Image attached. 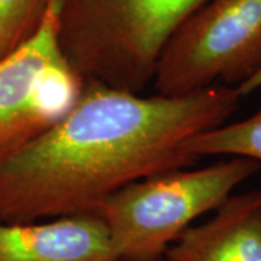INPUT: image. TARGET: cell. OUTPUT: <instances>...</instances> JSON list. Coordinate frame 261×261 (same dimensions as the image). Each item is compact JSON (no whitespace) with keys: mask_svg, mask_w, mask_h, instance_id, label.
<instances>
[{"mask_svg":"<svg viewBox=\"0 0 261 261\" xmlns=\"http://www.w3.org/2000/svg\"><path fill=\"white\" fill-rule=\"evenodd\" d=\"M237 89L216 84L181 96H142L84 83L74 106L0 159V222L28 224L96 214L130 183L192 167L183 144L225 123Z\"/></svg>","mask_w":261,"mask_h":261,"instance_id":"1","label":"cell"},{"mask_svg":"<svg viewBox=\"0 0 261 261\" xmlns=\"http://www.w3.org/2000/svg\"><path fill=\"white\" fill-rule=\"evenodd\" d=\"M206 0H54L58 44L84 83L140 93L168 39Z\"/></svg>","mask_w":261,"mask_h":261,"instance_id":"2","label":"cell"},{"mask_svg":"<svg viewBox=\"0 0 261 261\" xmlns=\"http://www.w3.org/2000/svg\"><path fill=\"white\" fill-rule=\"evenodd\" d=\"M260 168L254 160L228 157L196 170L160 171L119 189L94 215L119 261L157 260L195 219L215 211Z\"/></svg>","mask_w":261,"mask_h":261,"instance_id":"3","label":"cell"},{"mask_svg":"<svg viewBox=\"0 0 261 261\" xmlns=\"http://www.w3.org/2000/svg\"><path fill=\"white\" fill-rule=\"evenodd\" d=\"M261 67V0H206L168 39L152 77L155 94L237 89Z\"/></svg>","mask_w":261,"mask_h":261,"instance_id":"4","label":"cell"},{"mask_svg":"<svg viewBox=\"0 0 261 261\" xmlns=\"http://www.w3.org/2000/svg\"><path fill=\"white\" fill-rule=\"evenodd\" d=\"M83 89L58 44L51 0L37 32L0 60V159L60 121Z\"/></svg>","mask_w":261,"mask_h":261,"instance_id":"5","label":"cell"},{"mask_svg":"<svg viewBox=\"0 0 261 261\" xmlns=\"http://www.w3.org/2000/svg\"><path fill=\"white\" fill-rule=\"evenodd\" d=\"M0 261H119L108 229L94 214L0 222Z\"/></svg>","mask_w":261,"mask_h":261,"instance_id":"6","label":"cell"},{"mask_svg":"<svg viewBox=\"0 0 261 261\" xmlns=\"http://www.w3.org/2000/svg\"><path fill=\"white\" fill-rule=\"evenodd\" d=\"M161 261H261V190L228 196L209 221L189 226Z\"/></svg>","mask_w":261,"mask_h":261,"instance_id":"7","label":"cell"},{"mask_svg":"<svg viewBox=\"0 0 261 261\" xmlns=\"http://www.w3.org/2000/svg\"><path fill=\"white\" fill-rule=\"evenodd\" d=\"M193 160L211 155L244 157L261 166V108L250 118L200 132L183 144Z\"/></svg>","mask_w":261,"mask_h":261,"instance_id":"8","label":"cell"},{"mask_svg":"<svg viewBox=\"0 0 261 261\" xmlns=\"http://www.w3.org/2000/svg\"><path fill=\"white\" fill-rule=\"evenodd\" d=\"M51 0H0V60L32 37Z\"/></svg>","mask_w":261,"mask_h":261,"instance_id":"9","label":"cell"},{"mask_svg":"<svg viewBox=\"0 0 261 261\" xmlns=\"http://www.w3.org/2000/svg\"><path fill=\"white\" fill-rule=\"evenodd\" d=\"M258 89H261V67L255 71V74L252 75L251 79H248L245 83H243L241 86L237 87V92L241 97H245L248 94L257 92Z\"/></svg>","mask_w":261,"mask_h":261,"instance_id":"10","label":"cell"},{"mask_svg":"<svg viewBox=\"0 0 261 261\" xmlns=\"http://www.w3.org/2000/svg\"><path fill=\"white\" fill-rule=\"evenodd\" d=\"M149 261H161V258H157V260H149Z\"/></svg>","mask_w":261,"mask_h":261,"instance_id":"11","label":"cell"}]
</instances>
